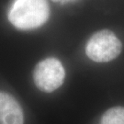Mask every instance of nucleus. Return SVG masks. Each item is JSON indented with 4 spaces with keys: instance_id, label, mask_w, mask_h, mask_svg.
Instances as JSON below:
<instances>
[{
    "instance_id": "f03ea898",
    "label": "nucleus",
    "mask_w": 124,
    "mask_h": 124,
    "mask_svg": "<svg viewBox=\"0 0 124 124\" xmlns=\"http://www.w3.org/2000/svg\"><path fill=\"white\" fill-rule=\"evenodd\" d=\"M122 44L109 30H102L91 36L86 43L85 53L92 61L107 62L120 55Z\"/></svg>"
},
{
    "instance_id": "f257e3e1",
    "label": "nucleus",
    "mask_w": 124,
    "mask_h": 124,
    "mask_svg": "<svg viewBox=\"0 0 124 124\" xmlns=\"http://www.w3.org/2000/svg\"><path fill=\"white\" fill-rule=\"evenodd\" d=\"M49 17L50 7L47 0H15L8 12L10 23L23 31L42 26Z\"/></svg>"
},
{
    "instance_id": "20e7f679",
    "label": "nucleus",
    "mask_w": 124,
    "mask_h": 124,
    "mask_svg": "<svg viewBox=\"0 0 124 124\" xmlns=\"http://www.w3.org/2000/svg\"><path fill=\"white\" fill-rule=\"evenodd\" d=\"M0 124H24V114L10 94L0 91Z\"/></svg>"
},
{
    "instance_id": "39448f33",
    "label": "nucleus",
    "mask_w": 124,
    "mask_h": 124,
    "mask_svg": "<svg viewBox=\"0 0 124 124\" xmlns=\"http://www.w3.org/2000/svg\"><path fill=\"white\" fill-rule=\"evenodd\" d=\"M101 124H124V107L108 109L102 116Z\"/></svg>"
},
{
    "instance_id": "423d86ee",
    "label": "nucleus",
    "mask_w": 124,
    "mask_h": 124,
    "mask_svg": "<svg viewBox=\"0 0 124 124\" xmlns=\"http://www.w3.org/2000/svg\"><path fill=\"white\" fill-rule=\"evenodd\" d=\"M53 2H60V1H62V0H53Z\"/></svg>"
},
{
    "instance_id": "7ed1b4c3",
    "label": "nucleus",
    "mask_w": 124,
    "mask_h": 124,
    "mask_svg": "<svg viewBox=\"0 0 124 124\" xmlns=\"http://www.w3.org/2000/svg\"><path fill=\"white\" fill-rule=\"evenodd\" d=\"M65 71L61 62L55 58H47L35 66L33 79L40 91L51 93L62 85Z\"/></svg>"
}]
</instances>
